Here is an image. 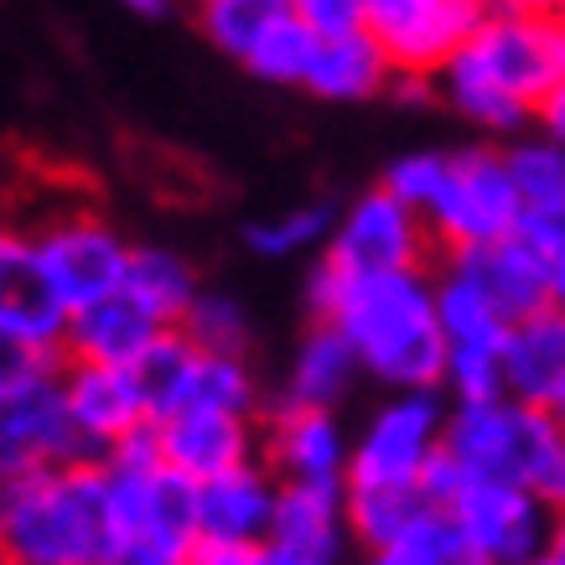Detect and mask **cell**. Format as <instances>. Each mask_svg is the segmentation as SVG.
I'll use <instances>...</instances> for the list:
<instances>
[{
    "label": "cell",
    "mask_w": 565,
    "mask_h": 565,
    "mask_svg": "<svg viewBox=\"0 0 565 565\" xmlns=\"http://www.w3.org/2000/svg\"><path fill=\"white\" fill-rule=\"evenodd\" d=\"M32 249L63 317L120 296L125 275H130V255H136V244L125 239L115 223L99 218V213H78V207L36 223Z\"/></svg>",
    "instance_id": "52a82bcc"
},
{
    "label": "cell",
    "mask_w": 565,
    "mask_h": 565,
    "mask_svg": "<svg viewBox=\"0 0 565 565\" xmlns=\"http://www.w3.org/2000/svg\"><path fill=\"white\" fill-rule=\"evenodd\" d=\"M503 161H509L519 207H524L519 234H530V239L540 244L550 228L565 218V151L530 130V136H519L503 146Z\"/></svg>",
    "instance_id": "d4e9b609"
},
{
    "label": "cell",
    "mask_w": 565,
    "mask_h": 565,
    "mask_svg": "<svg viewBox=\"0 0 565 565\" xmlns=\"http://www.w3.org/2000/svg\"><path fill=\"white\" fill-rule=\"evenodd\" d=\"M109 482L99 462L0 482V565H109Z\"/></svg>",
    "instance_id": "7a4b0ae2"
},
{
    "label": "cell",
    "mask_w": 565,
    "mask_h": 565,
    "mask_svg": "<svg viewBox=\"0 0 565 565\" xmlns=\"http://www.w3.org/2000/svg\"><path fill=\"white\" fill-rule=\"evenodd\" d=\"M359 359L343 343V332H332L327 322H311L307 338L296 343V359L286 369V390L280 405H311V411H338L353 384H359Z\"/></svg>",
    "instance_id": "cb8c5ba5"
},
{
    "label": "cell",
    "mask_w": 565,
    "mask_h": 565,
    "mask_svg": "<svg viewBox=\"0 0 565 565\" xmlns=\"http://www.w3.org/2000/svg\"><path fill=\"white\" fill-rule=\"evenodd\" d=\"M255 550H244V545H207V540H198V550H192L188 565H249V555H255Z\"/></svg>",
    "instance_id": "60d3db41"
},
{
    "label": "cell",
    "mask_w": 565,
    "mask_h": 565,
    "mask_svg": "<svg viewBox=\"0 0 565 565\" xmlns=\"http://www.w3.org/2000/svg\"><path fill=\"white\" fill-rule=\"evenodd\" d=\"M311 322L343 332L353 359L390 394L441 390L446 343L436 317V270L343 275L317 259L307 275Z\"/></svg>",
    "instance_id": "6da1fadb"
},
{
    "label": "cell",
    "mask_w": 565,
    "mask_h": 565,
    "mask_svg": "<svg viewBox=\"0 0 565 565\" xmlns=\"http://www.w3.org/2000/svg\"><path fill=\"white\" fill-rule=\"evenodd\" d=\"M125 296H130L151 322L182 327V317L192 311V301L203 296V280H198V270H192V259H182L177 249L136 244L130 275H125Z\"/></svg>",
    "instance_id": "484cf974"
},
{
    "label": "cell",
    "mask_w": 565,
    "mask_h": 565,
    "mask_svg": "<svg viewBox=\"0 0 565 565\" xmlns=\"http://www.w3.org/2000/svg\"><path fill=\"white\" fill-rule=\"evenodd\" d=\"M561 426H565V411H561Z\"/></svg>",
    "instance_id": "c3c4849f"
},
{
    "label": "cell",
    "mask_w": 565,
    "mask_h": 565,
    "mask_svg": "<svg viewBox=\"0 0 565 565\" xmlns=\"http://www.w3.org/2000/svg\"><path fill=\"white\" fill-rule=\"evenodd\" d=\"M57 390H63L68 420L94 462H104V457H109L115 446H125L130 436L151 430V415H146V399H140L130 369H104V363L63 359Z\"/></svg>",
    "instance_id": "2e32d148"
},
{
    "label": "cell",
    "mask_w": 565,
    "mask_h": 565,
    "mask_svg": "<svg viewBox=\"0 0 565 565\" xmlns=\"http://www.w3.org/2000/svg\"><path fill=\"white\" fill-rule=\"evenodd\" d=\"M167 327L151 322L130 296H109L99 307L73 311L63 322V359L68 363H104V369H136V359L161 338Z\"/></svg>",
    "instance_id": "44dd1931"
},
{
    "label": "cell",
    "mask_w": 565,
    "mask_h": 565,
    "mask_svg": "<svg viewBox=\"0 0 565 565\" xmlns=\"http://www.w3.org/2000/svg\"><path fill=\"white\" fill-rule=\"evenodd\" d=\"M369 565H482L462 540L457 519L446 509H426L411 530H399L390 545L369 550Z\"/></svg>",
    "instance_id": "4dcf8cb0"
},
{
    "label": "cell",
    "mask_w": 565,
    "mask_h": 565,
    "mask_svg": "<svg viewBox=\"0 0 565 565\" xmlns=\"http://www.w3.org/2000/svg\"><path fill=\"white\" fill-rule=\"evenodd\" d=\"M488 11V0H363V32L390 57L399 84H436Z\"/></svg>",
    "instance_id": "9c48e42d"
},
{
    "label": "cell",
    "mask_w": 565,
    "mask_h": 565,
    "mask_svg": "<svg viewBox=\"0 0 565 565\" xmlns=\"http://www.w3.org/2000/svg\"><path fill=\"white\" fill-rule=\"evenodd\" d=\"M446 167H451V151H436V146H426V151H405L384 167V182H379V188L390 192V198H399L411 213L426 218L430 203L441 198Z\"/></svg>",
    "instance_id": "e575fe53"
},
{
    "label": "cell",
    "mask_w": 565,
    "mask_h": 565,
    "mask_svg": "<svg viewBox=\"0 0 565 565\" xmlns=\"http://www.w3.org/2000/svg\"><path fill=\"white\" fill-rule=\"evenodd\" d=\"M503 394L550 415L565 411V307L561 301H550L534 317L509 327Z\"/></svg>",
    "instance_id": "ac0fdd59"
},
{
    "label": "cell",
    "mask_w": 565,
    "mask_h": 565,
    "mask_svg": "<svg viewBox=\"0 0 565 565\" xmlns=\"http://www.w3.org/2000/svg\"><path fill=\"white\" fill-rule=\"evenodd\" d=\"M198 353H213V359H249V343H255V327H249V311L234 301L228 291H207L192 301V311L177 327Z\"/></svg>",
    "instance_id": "1f68e13d"
},
{
    "label": "cell",
    "mask_w": 565,
    "mask_h": 565,
    "mask_svg": "<svg viewBox=\"0 0 565 565\" xmlns=\"http://www.w3.org/2000/svg\"><path fill=\"white\" fill-rule=\"evenodd\" d=\"M451 265H462L482 291L498 301V311L509 322H524L534 317L540 307H550V265H545V249L530 239V234H509V239L488 244L478 255H457Z\"/></svg>",
    "instance_id": "7402d4cb"
},
{
    "label": "cell",
    "mask_w": 565,
    "mask_h": 565,
    "mask_svg": "<svg viewBox=\"0 0 565 565\" xmlns=\"http://www.w3.org/2000/svg\"><path fill=\"white\" fill-rule=\"evenodd\" d=\"M436 317H441V343H446V374H441L446 405L498 399L503 394V348H509V327L514 322L451 259L436 265Z\"/></svg>",
    "instance_id": "8992f818"
},
{
    "label": "cell",
    "mask_w": 565,
    "mask_h": 565,
    "mask_svg": "<svg viewBox=\"0 0 565 565\" xmlns=\"http://www.w3.org/2000/svg\"><path fill=\"white\" fill-rule=\"evenodd\" d=\"M353 436L343 430L338 411L311 405H280L259 415V462L275 482H343Z\"/></svg>",
    "instance_id": "9a60e30c"
},
{
    "label": "cell",
    "mask_w": 565,
    "mask_h": 565,
    "mask_svg": "<svg viewBox=\"0 0 565 565\" xmlns=\"http://www.w3.org/2000/svg\"><path fill=\"white\" fill-rule=\"evenodd\" d=\"M192 374H198V348H192L188 338L177 332V327H167V332H161V338H156V343L136 359V369H130V379H136L140 399H146V415H151V426L188 405Z\"/></svg>",
    "instance_id": "4316f807"
},
{
    "label": "cell",
    "mask_w": 565,
    "mask_h": 565,
    "mask_svg": "<svg viewBox=\"0 0 565 565\" xmlns=\"http://www.w3.org/2000/svg\"><path fill=\"white\" fill-rule=\"evenodd\" d=\"M534 136L565 151V84H555L545 99H540V109H534Z\"/></svg>",
    "instance_id": "74e56055"
},
{
    "label": "cell",
    "mask_w": 565,
    "mask_h": 565,
    "mask_svg": "<svg viewBox=\"0 0 565 565\" xmlns=\"http://www.w3.org/2000/svg\"><path fill=\"white\" fill-rule=\"evenodd\" d=\"M446 514L457 519V530L482 565H534L550 550V530H555V503L514 482L462 478L457 493L446 498Z\"/></svg>",
    "instance_id": "30bf717a"
},
{
    "label": "cell",
    "mask_w": 565,
    "mask_h": 565,
    "mask_svg": "<svg viewBox=\"0 0 565 565\" xmlns=\"http://www.w3.org/2000/svg\"><path fill=\"white\" fill-rule=\"evenodd\" d=\"M493 11H514V17H534V21H561L565 0H488Z\"/></svg>",
    "instance_id": "ab89813d"
},
{
    "label": "cell",
    "mask_w": 565,
    "mask_h": 565,
    "mask_svg": "<svg viewBox=\"0 0 565 565\" xmlns=\"http://www.w3.org/2000/svg\"><path fill=\"white\" fill-rule=\"evenodd\" d=\"M348 498V540L363 545V555L390 545L399 530H411L415 519L436 509L426 488H343Z\"/></svg>",
    "instance_id": "f1b7e54d"
},
{
    "label": "cell",
    "mask_w": 565,
    "mask_h": 565,
    "mask_svg": "<svg viewBox=\"0 0 565 565\" xmlns=\"http://www.w3.org/2000/svg\"><path fill=\"white\" fill-rule=\"evenodd\" d=\"M322 259L343 275L430 270L436 244H430V228L420 213H411L384 188H369L338 213V228H332Z\"/></svg>",
    "instance_id": "8fae6325"
},
{
    "label": "cell",
    "mask_w": 565,
    "mask_h": 565,
    "mask_svg": "<svg viewBox=\"0 0 565 565\" xmlns=\"http://www.w3.org/2000/svg\"><path fill=\"white\" fill-rule=\"evenodd\" d=\"M188 405H207V411H228V415H255L259 420V379H255V369H249V359L198 353V374H192Z\"/></svg>",
    "instance_id": "d6a6232c"
},
{
    "label": "cell",
    "mask_w": 565,
    "mask_h": 565,
    "mask_svg": "<svg viewBox=\"0 0 565 565\" xmlns=\"http://www.w3.org/2000/svg\"><path fill=\"white\" fill-rule=\"evenodd\" d=\"M275 498H280V482L270 478L265 462L234 467L223 478L198 482L192 488L198 540H207V545H244V550L265 545L275 524Z\"/></svg>",
    "instance_id": "e0dca14e"
},
{
    "label": "cell",
    "mask_w": 565,
    "mask_h": 565,
    "mask_svg": "<svg viewBox=\"0 0 565 565\" xmlns=\"http://www.w3.org/2000/svg\"><path fill=\"white\" fill-rule=\"evenodd\" d=\"M332 228H338V213L327 203H296L286 213L244 223V249L259 259H296L311 249H327Z\"/></svg>",
    "instance_id": "f546056e"
},
{
    "label": "cell",
    "mask_w": 565,
    "mask_h": 565,
    "mask_svg": "<svg viewBox=\"0 0 565 565\" xmlns=\"http://www.w3.org/2000/svg\"><path fill=\"white\" fill-rule=\"evenodd\" d=\"M441 451L462 478L514 482V488L550 498V482H555L565 457V426L561 415L534 411L509 394L467 399V405H446Z\"/></svg>",
    "instance_id": "277c9868"
},
{
    "label": "cell",
    "mask_w": 565,
    "mask_h": 565,
    "mask_svg": "<svg viewBox=\"0 0 565 565\" xmlns=\"http://www.w3.org/2000/svg\"><path fill=\"white\" fill-rule=\"evenodd\" d=\"M161 462L172 467L177 478H188L192 488L207 478H223L234 467L259 462V420L255 415H228L207 411V405H182L167 420L151 426Z\"/></svg>",
    "instance_id": "5bb4252c"
},
{
    "label": "cell",
    "mask_w": 565,
    "mask_h": 565,
    "mask_svg": "<svg viewBox=\"0 0 565 565\" xmlns=\"http://www.w3.org/2000/svg\"><path fill=\"white\" fill-rule=\"evenodd\" d=\"M534 565H565V555H555V550H545V555H540V561Z\"/></svg>",
    "instance_id": "7dc6e473"
},
{
    "label": "cell",
    "mask_w": 565,
    "mask_h": 565,
    "mask_svg": "<svg viewBox=\"0 0 565 565\" xmlns=\"http://www.w3.org/2000/svg\"><path fill=\"white\" fill-rule=\"evenodd\" d=\"M130 17L140 21H161V17H172V0H120Z\"/></svg>",
    "instance_id": "7bdbcfd3"
},
{
    "label": "cell",
    "mask_w": 565,
    "mask_h": 565,
    "mask_svg": "<svg viewBox=\"0 0 565 565\" xmlns=\"http://www.w3.org/2000/svg\"><path fill=\"white\" fill-rule=\"evenodd\" d=\"M270 545H286L296 555H311L322 565H338L348 540V498L343 482H280L275 498Z\"/></svg>",
    "instance_id": "ffe728a7"
},
{
    "label": "cell",
    "mask_w": 565,
    "mask_h": 565,
    "mask_svg": "<svg viewBox=\"0 0 565 565\" xmlns=\"http://www.w3.org/2000/svg\"><path fill=\"white\" fill-rule=\"evenodd\" d=\"M540 249H545V265H550V296L565 307V218L540 239Z\"/></svg>",
    "instance_id": "f35d334b"
},
{
    "label": "cell",
    "mask_w": 565,
    "mask_h": 565,
    "mask_svg": "<svg viewBox=\"0 0 565 565\" xmlns=\"http://www.w3.org/2000/svg\"><path fill=\"white\" fill-rule=\"evenodd\" d=\"M446 441V394H390L353 436L343 488H420Z\"/></svg>",
    "instance_id": "ba28073f"
},
{
    "label": "cell",
    "mask_w": 565,
    "mask_h": 565,
    "mask_svg": "<svg viewBox=\"0 0 565 565\" xmlns=\"http://www.w3.org/2000/svg\"><path fill=\"white\" fill-rule=\"evenodd\" d=\"M519 223H524V207H519V192H514V177H509V161H503V146L478 140V146L451 151L441 198H436L426 213L436 255L441 259L478 255L488 244L519 234Z\"/></svg>",
    "instance_id": "5b68a950"
},
{
    "label": "cell",
    "mask_w": 565,
    "mask_h": 565,
    "mask_svg": "<svg viewBox=\"0 0 565 565\" xmlns=\"http://www.w3.org/2000/svg\"><path fill=\"white\" fill-rule=\"evenodd\" d=\"M550 503H555V509H565V457H561V472H555V482H550Z\"/></svg>",
    "instance_id": "f6af8a7d"
},
{
    "label": "cell",
    "mask_w": 565,
    "mask_h": 565,
    "mask_svg": "<svg viewBox=\"0 0 565 565\" xmlns=\"http://www.w3.org/2000/svg\"><path fill=\"white\" fill-rule=\"evenodd\" d=\"M99 467L109 482V524H115L109 565H188L198 550L192 482L161 462L151 430L115 446Z\"/></svg>",
    "instance_id": "3957f363"
},
{
    "label": "cell",
    "mask_w": 565,
    "mask_h": 565,
    "mask_svg": "<svg viewBox=\"0 0 565 565\" xmlns=\"http://www.w3.org/2000/svg\"><path fill=\"white\" fill-rule=\"evenodd\" d=\"M57 369H63V348L0 332V394L21 390V384H36V379H52Z\"/></svg>",
    "instance_id": "d590c367"
},
{
    "label": "cell",
    "mask_w": 565,
    "mask_h": 565,
    "mask_svg": "<svg viewBox=\"0 0 565 565\" xmlns=\"http://www.w3.org/2000/svg\"><path fill=\"white\" fill-rule=\"evenodd\" d=\"M291 17V0H198V26L223 57L249 63V52Z\"/></svg>",
    "instance_id": "83f0119b"
},
{
    "label": "cell",
    "mask_w": 565,
    "mask_h": 565,
    "mask_svg": "<svg viewBox=\"0 0 565 565\" xmlns=\"http://www.w3.org/2000/svg\"><path fill=\"white\" fill-rule=\"evenodd\" d=\"M68 462H94V457L84 451V441H78V430L68 420L57 374L0 394V482L32 478V472Z\"/></svg>",
    "instance_id": "4fadbf2b"
},
{
    "label": "cell",
    "mask_w": 565,
    "mask_h": 565,
    "mask_svg": "<svg viewBox=\"0 0 565 565\" xmlns=\"http://www.w3.org/2000/svg\"><path fill=\"white\" fill-rule=\"evenodd\" d=\"M63 307L52 301L32 249V228L0 223V332L63 348Z\"/></svg>",
    "instance_id": "d6986e66"
},
{
    "label": "cell",
    "mask_w": 565,
    "mask_h": 565,
    "mask_svg": "<svg viewBox=\"0 0 565 565\" xmlns=\"http://www.w3.org/2000/svg\"><path fill=\"white\" fill-rule=\"evenodd\" d=\"M249 565H322V561H311V555H296V550L270 545V540H265V545L249 555Z\"/></svg>",
    "instance_id": "b9f144b4"
},
{
    "label": "cell",
    "mask_w": 565,
    "mask_h": 565,
    "mask_svg": "<svg viewBox=\"0 0 565 565\" xmlns=\"http://www.w3.org/2000/svg\"><path fill=\"white\" fill-rule=\"evenodd\" d=\"M451 63H462L467 73H478L482 84H493L498 94H509L524 109H540L550 88L561 84V63H555V21L514 17V11H488L472 42H467Z\"/></svg>",
    "instance_id": "7c38bea8"
},
{
    "label": "cell",
    "mask_w": 565,
    "mask_h": 565,
    "mask_svg": "<svg viewBox=\"0 0 565 565\" xmlns=\"http://www.w3.org/2000/svg\"><path fill=\"white\" fill-rule=\"evenodd\" d=\"M550 550L565 555V509H555V530H550Z\"/></svg>",
    "instance_id": "ee69618b"
},
{
    "label": "cell",
    "mask_w": 565,
    "mask_h": 565,
    "mask_svg": "<svg viewBox=\"0 0 565 565\" xmlns=\"http://www.w3.org/2000/svg\"><path fill=\"white\" fill-rule=\"evenodd\" d=\"M311 52H317V36H311L296 17H286L255 52H249L244 73H249V78H259V84L301 88V84H307V68H311Z\"/></svg>",
    "instance_id": "836d02e7"
},
{
    "label": "cell",
    "mask_w": 565,
    "mask_h": 565,
    "mask_svg": "<svg viewBox=\"0 0 565 565\" xmlns=\"http://www.w3.org/2000/svg\"><path fill=\"white\" fill-rule=\"evenodd\" d=\"M291 17L317 42H327V36L363 32V0H291Z\"/></svg>",
    "instance_id": "8d00e7d4"
},
{
    "label": "cell",
    "mask_w": 565,
    "mask_h": 565,
    "mask_svg": "<svg viewBox=\"0 0 565 565\" xmlns=\"http://www.w3.org/2000/svg\"><path fill=\"white\" fill-rule=\"evenodd\" d=\"M555 63H561V84H565V17L555 21Z\"/></svg>",
    "instance_id": "bcb514c9"
},
{
    "label": "cell",
    "mask_w": 565,
    "mask_h": 565,
    "mask_svg": "<svg viewBox=\"0 0 565 565\" xmlns=\"http://www.w3.org/2000/svg\"><path fill=\"white\" fill-rule=\"evenodd\" d=\"M301 88L327 104H369L394 88V68H390V57L374 47L369 32L327 36V42H317V52H311V68H307V84Z\"/></svg>",
    "instance_id": "603a6c76"
}]
</instances>
